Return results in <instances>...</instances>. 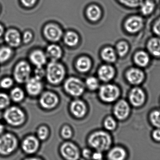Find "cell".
Segmentation results:
<instances>
[{
  "mask_svg": "<svg viewBox=\"0 0 160 160\" xmlns=\"http://www.w3.org/2000/svg\"><path fill=\"white\" fill-rule=\"evenodd\" d=\"M89 145L95 151L106 152L111 148L112 139L109 133L104 131H98L92 133L89 138Z\"/></svg>",
  "mask_w": 160,
  "mask_h": 160,
  "instance_id": "1",
  "label": "cell"
},
{
  "mask_svg": "<svg viewBox=\"0 0 160 160\" xmlns=\"http://www.w3.org/2000/svg\"><path fill=\"white\" fill-rule=\"evenodd\" d=\"M48 135L49 130L45 126L40 127L38 130V137L41 140H45L48 137Z\"/></svg>",
  "mask_w": 160,
  "mask_h": 160,
  "instance_id": "38",
  "label": "cell"
},
{
  "mask_svg": "<svg viewBox=\"0 0 160 160\" xmlns=\"http://www.w3.org/2000/svg\"><path fill=\"white\" fill-rule=\"evenodd\" d=\"M65 75V68L57 61H51L48 64L45 70V76L51 84H59L64 79Z\"/></svg>",
  "mask_w": 160,
  "mask_h": 160,
  "instance_id": "2",
  "label": "cell"
},
{
  "mask_svg": "<svg viewBox=\"0 0 160 160\" xmlns=\"http://www.w3.org/2000/svg\"><path fill=\"white\" fill-rule=\"evenodd\" d=\"M120 94V89L116 85L106 84L99 88V96L105 102H113L118 98Z\"/></svg>",
  "mask_w": 160,
  "mask_h": 160,
  "instance_id": "3",
  "label": "cell"
},
{
  "mask_svg": "<svg viewBox=\"0 0 160 160\" xmlns=\"http://www.w3.org/2000/svg\"><path fill=\"white\" fill-rule=\"evenodd\" d=\"M115 70L112 66L104 65L100 67L98 70L99 79L104 82H109L114 77Z\"/></svg>",
  "mask_w": 160,
  "mask_h": 160,
  "instance_id": "18",
  "label": "cell"
},
{
  "mask_svg": "<svg viewBox=\"0 0 160 160\" xmlns=\"http://www.w3.org/2000/svg\"><path fill=\"white\" fill-rule=\"evenodd\" d=\"M29 59L31 63L36 67H43L46 63L47 57L45 53L43 51L37 50L31 53Z\"/></svg>",
  "mask_w": 160,
  "mask_h": 160,
  "instance_id": "20",
  "label": "cell"
},
{
  "mask_svg": "<svg viewBox=\"0 0 160 160\" xmlns=\"http://www.w3.org/2000/svg\"><path fill=\"white\" fill-rule=\"evenodd\" d=\"M103 125L107 131H113L117 127V122L115 119L111 117H106L103 122Z\"/></svg>",
  "mask_w": 160,
  "mask_h": 160,
  "instance_id": "35",
  "label": "cell"
},
{
  "mask_svg": "<svg viewBox=\"0 0 160 160\" xmlns=\"http://www.w3.org/2000/svg\"><path fill=\"white\" fill-rule=\"evenodd\" d=\"M10 103V97L7 94L2 92L0 93V109L8 107Z\"/></svg>",
  "mask_w": 160,
  "mask_h": 160,
  "instance_id": "37",
  "label": "cell"
},
{
  "mask_svg": "<svg viewBox=\"0 0 160 160\" xmlns=\"http://www.w3.org/2000/svg\"><path fill=\"white\" fill-rule=\"evenodd\" d=\"M153 31L156 37L160 38V17L155 22L153 26Z\"/></svg>",
  "mask_w": 160,
  "mask_h": 160,
  "instance_id": "43",
  "label": "cell"
},
{
  "mask_svg": "<svg viewBox=\"0 0 160 160\" xmlns=\"http://www.w3.org/2000/svg\"><path fill=\"white\" fill-rule=\"evenodd\" d=\"M4 29L3 26L1 24H0V37H2L4 34Z\"/></svg>",
  "mask_w": 160,
  "mask_h": 160,
  "instance_id": "48",
  "label": "cell"
},
{
  "mask_svg": "<svg viewBox=\"0 0 160 160\" xmlns=\"http://www.w3.org/2000/svg\"><path fill=\"white\" fill-rule=\"evenodd\" d=\"M120 3L127 7L136 8L139 7L143 2V0H118Z\"/></svg>",
  "mask_w": 160,
  "mask_h": 160,
  "instance_id": "36",
  "label": "cell"
},
{
  "mask_svg": "<svg viewBox=\"0 0 160 160\" xmlns=\"http://www.w3.org/2000/svg\"><path fill=\"white\" fill-rule=\"evenodd\" d=\"M60 151L63 157L65 159L75 160L80 158L79 149L75 144L71 142L64 143L61 147Z\"/></svg>",
  "mask_w": 160,
  "mask_h": 160,
  "instance_id": "11",
  "label": "cell"
},
{
  "mask_svg": "<svg viewBox=\"0 0 160 160\" xmlns=\"http://www.w3.org/2000/svg\"><path fill=\"white\" fill-rule=\"evenodd\" d=\"M117 53L116 50L111 47H106L101 52L102 58L108 63L115 62L117 59Z\"/></svg>",
  "mask_w": 160,
  "mask_h": 160,
  "instance_id": "27",
  "label": "cell"
},
{
  "mask_svg": "<svg viewBox=\"0 0 160 160\" xmlns=\"http://www.w3.org/2000/svg\"><path fill=\"white\" fill-rule=\"evenodd\" d=\"M134 59L135 63L142 67H147L150 62V57L148 53L144 51H139L136 52Z\"/></svg>",
  "mask_w": 160,
  "mask_h": 160,
  "instance_id": "25",
  "label": "cell"
},
{
  "mask_svg": "<svg viewBox=\"0 0 160 160\" xmlns=\"http://www.w3.org/2000/svg\"><path fill=\"white\" fill-rule=\"evenodd\" d=\"M64 43L67 46L74 47L78 45L79 42V37L76 32L70 31L64 35Z\"/></svg>",
  "mask_w": 160,
  "mask_h": 160,
  "instance_id": "28",
  "label": "cell"
},
{
  "mask_svg": "<svg viewBox=\"0 0 160 160\" xmlns=\"http://www.w3.org/2000/svg\"><path fill=\"white\" fill-rule=\"evenodd\" d=\"M141 11L143 15H150L154 12L156 8V4L153 0H145L140 6Z\"/></svg>",
  "mask_w": 160,
  "mask_h": 160,
  "instance_id": "29",
  "label": "cell"
},
{
  "mask_svg": "<svg viewBox=\"0 0 160 160\" xmlns=\"http://www.w3.org/2000/svg\"><path fill=\"white\" fill-rule=\"evenodd\" d=\"M61 134L64 138L70 139L72 137L73 132L70 127L66 125L62 128L61 131Z\"/></svg>",
  "mask_w": 160,
  "mask_h": 160,
  "instance_id": "40",
  "label": "cell"
},
{
  "mask_svg": "<svg viewBox=\"0 0 160 160\" xmlns=\"http://www.w3.org/2000/svg\"><path fill=\"white\" fill-rule=\"evenodd\" d=\"M34 76L37 79L41 80L45 76V70L43 67H36L34 71Z\"/></svg>",
  "mask_w": 160,
  "mask_h": 160,
  "instance_id": "41",
  "label": "cell"
},
{
  "mask_svg": "<svg viewBox=\"0 0 160 160\" xmlns=\"http://www.w3.org/2000/svg\"><path fill=\"white\" fill-rule=\"evenodd\" d=\"M126 155L124 149L121 147H115L110 150L107 157L110 160H123L126 158Z\"/></svg>",
  "mask_w": 160,
  "mask_h": 160,
  "instance_id": "26",
  "label": "cell"
},
{
  "mask_svg": "<svg viewBox=\"0 0 160 160\" xmlns=\"http://www.w3.org/2000/svg\"><path fill=\"white\" fill-rule=\"evenodd\" d=\"M17 146V140L13 135L7 133L0 137V153L7 155L12 153Z\"/></svg>",
  "mask_w": 160,
  "mask_h": 160,
  "instance_id": "7",
  "label": "cell"
},
{
  "mask_svg": "<svg viewBox=\"0 0 160 160\" xmlns=\"http://www.w3.org/2000/svg\"><path fill=\"white\" fill-rule=\"evenodd\" d=\"M150 122L156 128H160V110L156 109L153 111L150 114Z\"/></svg>",
  "mask_w": 160,
  "mask_h": 160,
  "instance_id": "33",
  "label": "cell"
},
{
  "mask_svg": "<svg viewBox=\"0 0 160 160\" xmlns=\"http://www.w3.org/2000/svg\"><path fill=\"white\" fill-rule=\"evenodd\" d=\"M4 126L0 122V134H2L3 132L4 131Z\"/></svg>",
  "mask_w": 160,
  "mask_h": 160,
  "instance_id": "49",
  "label": "cell"
},
{
  "mask_svg": "<svg viewBox=\"0 0 160 160\" xmlns=\"http://www.w3.org/2000/svg\"><path fill=\"white\" fill-rule=\"evenodd\" d=\"M130 112L131 108L129 104L125 100H119L114 108V115L119 120H123L127 118Z\"/></svg>",
  "mask_w": 160,
  "mask_h": 160,
  "instance_id": "9",
  "label": "cell"
},
{
  "mask_svg": "<svg viewBox=\"0 0 160 160\" xmlns=\"http://www.w3.org/2000/svg\"><path fill=\"white\" fill-rule=\"evenodd\" d=\"M152 136L153 140L160 142V128H156L152 132Z\"/></svg>",
  "mask_w": 160,
  "mask_h": 160,
  "instance_id": "44",
  "label": "cell"
},
{
  "mask_svg": "<svg viewBox=\"0 0 160 160\" xmlns=\"http://www.w3.org/2000/svg\"><path fill=\"white\" fill-rule=\"evenodd\" d=\"M129 49V47L128 43L124 41H122L117 43L116 51L119 56L123 57L127 54Z\"/></svg>",
  "mask_w": 160,
  "mask_h": 160,
  "instance_id": "31",
  "label": "cell"
},
{
  "mask_svg": "<svg viewBox=\"0 0 160 160\" xmlns=\"http://www.w3.org/2000/svg\"><path fill=\"white\" fill-rule=\"evenodd\" d=\"M37 0H21L22 4L27 8L32 7L37 2Z\"/></svg>",
  "mask_w": 160,
  "mask_h": 160,
  "instance_id": "45",
  "label": "cell"
},
{
  "mask_svg": "<svg viewBox=\"0 0 160 160\" xmlns=\"http://www.w3.org/2000/svg\"><path fill=\"white\" fill-rule=\"evenodd\" d=\"M129 100L131 104L135 107L142 106L145 102V92L140 88H133L130 92Z\"/></svg>",
  "mask_w": 160,
  "mask_h": 160,
  "instance_id": "12",
  "label": "cell"
},
{
  "mask_svg": "<svg viewBox=\"0 0 160 160\" xmlns=\"http://www.w3.org/2000/svg\"><path fill=\"white\" fill-rule=\"evenodd\" d=\"M147 49L151 55L160 59V38H152L148 41L147 45Z\"/></svg>",
  "mask_w": 160,
  "mask_h": 160,
  "instance_id": "21",
  "label": "cell"
},
{
  "mask_svg": "<svg viewBox=\"0 0 160 160\" xmlns=\"http://www.w3.org/2000/svg\"><path fill=\"white\" fill-rule=\"evenodd\" d=\"M43 32L45 38L51 42H57L62 38L63 32L58 25L54 23H49L44 27Z\"/></svg>",
  "mask_w": 160,
  "mask_h": 160,
  "instance_id": "8",
  "label": "cell"
},
{
  "mask_svg": "<svg viewBox=\"0 0 160 160\" xmlns=\"http://www.w3.org/2000/svg\"><path fill=\"white\" fill-rule=\"evenodd\" d=\"M125 30L130 33H136L143 28L144 20L139 16H133L130 17L125 23Z\"/></svg>",
  "mask_w": 160,
  "mask_h": 160,
  "instance_id": "10",
  "label": "cell"
},
{
  "mask_svg": "<svg viewBox=\"0 0 160 160\" xmlns=\"http://www.w3.org/2000/svg\"><path fill=\"white\" fill-rule=\"evenodd\" d=\"M4 116L7 123L13 126H19L25 120L24 112L19 108L15 106L8 108L5 112Z\"/></svg>",
  "mask_w": 160,
  "mask_h": 160,
  "instance_id": "4",
  "label": "cell"
},
{
  "mask_svg": "<svg viewBox=\"0 0 160 160\" xmlns=\"http://www.w3.org/2000/svg\"><path fill=\"white\" fill-rule=\"evenodd\" d=\"M33 38L32 33L29 31H26L23 33L22 37V40L24 43H29L32 40Z\"/></svg>",
  "mask_w": 160,
  "mask_h": 160,
  "instance_id": "42",
  "label": "cell"
},
{
  "mask_svg": "<svg viewBox=\"0 0 160 160\" xmlns=\"http://www.w3.org/2000/svg\"><path fill=\"white\" fill-rule=\"evenodd\" d=\"M91 59L87 56H82L76 61V67L77 70L81 73H86L92 67Z\"/></svg>",
  "mask_w": 160,
  "mask_h": 160,
  "instance_id": "23",
  "label": "cell"
},
{
  "mask_svg": "<svg viewBox=\"0 0 160 160\" xmlns=\"http://www.w3.org/2000/svg\"><path fill=\"white\" fill-rule=\"evenodd\" d=\"M126 77L128 82L134 85L142 84L145 79V75L140 69L132 68L126 72Z\"/></svg>",
  "mask_w": 160,
  "mask_h": 160,
  "instance_id": "13",
  "label": "cell"
},
{
  "mask_svg": "<svg viewBox=\"0 0 160 160\" xmlns=\"http://www.w3.org/2000/svg\"><path fill=\"white\" fill-rule=\"evenodd\" d=\"M12 50L10 47L3 46L0 48V63H3L10 58Z\"/></svg>",
  "mask_w": 160,
  "mask_h": 160,
  "instance_id": "30",
  "label": "cell"
},
{
  "mask_svg": "<svg viewBox=\"0 0 160 160\" xmlns=\"http://www.w3.org/2000/svg\"><path fill=\"white\" fill-rule=\"evenodd\" d=\"M39 142L38 139L34 136H28L22 143V148L28 154L35 153L38 149Z\"/></svg>",
  "mask_w": 160,
  "mask_h": 160,
  "instance_id": "17",
  "label": "cell"
},
{
  "mask_svg": "<svg viewBox=\"0 0 160 160\" xmlns=\"http://www.w3.org/2000/svg\"><path fill=\"white\" fill-rule=\"evenodd\" d=\"M59 100L55 94L51 92H46L42 94L40 99V103L42 108L51 109L55 107Z\"/></svg>",
  "mask_w": 160,
  "mask_h": 160,
  "instance_id": "14",
  "label": "cell"
},
{
  "mask_svg": "<svg viewBox=\"0 0 160 160\" xmlns=\"http://www.w3.org/2000/svg\"><path fill=\"white\" fill-rule=\"evenodd\" d=\"M82 156L86 159H91L92 155V152L88 148L84 149L82 151Z\"/></svg>",
  "mask_w": 160,
  "mask_h": 160,
  "instance_id": "46",
  "label": "cell"
},
{
  "mask_svg": "<svg viewBox=\"0 0 160 160\" xmlns=\"http://www.w3.org/2000/svg\"><path fill=\"white\" fill-rule=\"evenodd\" d=\"M45 54L51 61L56 62L62 57V50L59 45L53 44L47 47Z\"/></svg>",
  "mask_w": 160,
  "mask_h": 160,
  "instance_id": "22",
  "label": "cell"
},
{
  "mask_svg": "<svg viewBox=\"0 0 160 160\" xmlns=\"http://www.w3.org/2000/svg\"><path fill=\"white\" fill-rule=\"evenodd\" d=\"M4 39L9 47L14 48L19 46L22 41V37L19 32L14 29L6 31L4 34Z\"/></svg>",
  "mask_w": 160,
  "mask_h": 160,
  "instance_id": "15",
  "label": "cell"
},
{
  "mask_svg": "<svg viewBox=\"0 0 160 160\" xmlns=\"http://www.w3.org/2000/svg\"><path fill=\"white\" fill-rule=\"evenodd\" d=\"M30 66L25 61H21L17 64L13 72L14 79L18 83H26L30 78Z\"/></svg>",
  "mask_w": 160,
  "mask_h": 160,
  "instance_id": "6",
  "label": "cell"
},
{
  "mask_svg": "<svg viewBox=\"0 0 160 160\" xmlns=\"http://www.w3.org/2000/svg\"><path fill=\"white\" fill-rule=\"evenodd\" d=\"M26 83L27 92L30 95L35 96L41 92L43 86L40 80L34 77L30 78Z\"/></svg>",
  "mask_w": 160,
  "mask_h": 160,
  "instance_id": "16",
  "label": "cell"
},
{
  "mask_svg": "<svg viewBox=\"0 0 160 160\" xmlns=\"http://www.w3.org/2000/svg\"><path fill=\"white\" fill-rule=\"evenodd\" d=\"M66 92L72 96L78 97L82 95L85 89V84L78 78H68L64 84Z\"/></svg>",
  "mask_w": 160,
  "mask_h": 160,
  "instance_id": "5",
  "label": "cell"
},
{
  "mask_svg": "<svg viewBox=\"0 0 160 160\" xmlns=\"http://www.w3.org/2000/svg\"><path fill=\"white\" fill-rule=\"evenodd\" d=\"M70 111L75 117L81 118L85 116L87 108L84 102L80 100H74L70 104Z\"/></svg>",
  "mask_w": 160,
  "mask_h": 160,
  "instance_id": "19",
  "label": "cell"
},
{
  "mask_svg": "<svg viewBox=\"0 0 160 160\" xmlns=\"http://www.w3.org/2000/svg\"><path fill=\"white\" fill-rule=\"evenodd\" d=\"M103 155L101 152L96 151L92 153V158L95 160H101L102 159Z\"/></svg>",
  "mask_w": 160,
  "mask_h": 160,
  "instance_id": "47",
  "label": "cell"
},
{
  "mask_svg": "<svg viewBox=\"0 0 160 160\" xmlns=\"http://www.w3.org/2000/svg\"><path fill=\"white\" fill-rule=\"evenodd\" d=\"M10 97L13 101L20 102L22 101L24 98V92L20 88H14L11 91Z\"/></svg>",
  "mask_w": 160,
  "mask_h": 160,
  "instance_id": "32",
  "label": "cell"
},
{
  "mask_svg": "<svg viewBox=\"0 0 160 160\" xmlns=\"http://www.w3.org/2000/svg\"><path fill=\"white\" fill-rule=\"evenodd\" d=\"M13 84V80L12 78H6L2 80L0 82V86L3 89H8L12 87Z\"/></svg>",
  "mask_w": 160,
  "mask_h": 160,
  "instance_id": "39",
  "label": "cell"
},
{
  "mask_svg": "<svg viewBox=\"0 0 160 160\" xmlns=\"http://www.w3.org/2000/svg\"><path fill=\"white\" fill-rule=\"evenodd\" d=\"M101 10L96 5L92 4L89 6L86 11V15L90 21L95 22L98 21L101 16Z\"/></svg>",
  "mask_w": 160,
  "mask_h": 160,
  "instance_id": "24",
  "label": "cell"
},
{
  "mask_svg": "<svg viewBox=\"0 0 160 160\" xmlns=\"http://www.w3.org/2000/svg\"><path fill=\"white\" fill-rule=\"evenodd\" d=\"M85 86L90 91H95L100 88L99 81L94 77H89L86 80Z\"/></svg>",
  "mask_w": 160,
  "mask_h": 160,
  "instance_id": "34",
  "label": "cell"
}]
</instances>
